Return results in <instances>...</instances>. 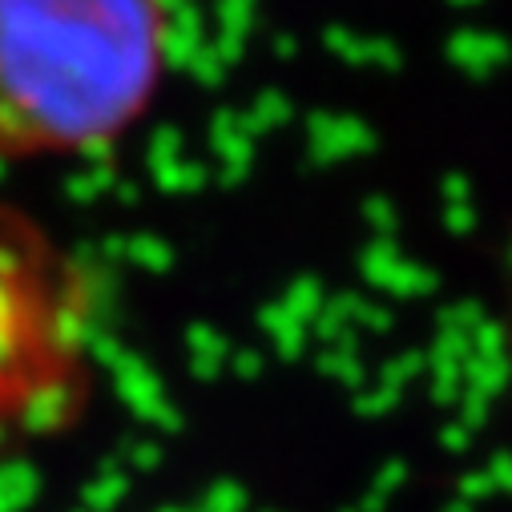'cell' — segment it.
<instances>
[{
  "instance_id": "6da1fadb",
  "label": "cell",
  "mask_w": 512,
  "mask_h": 512,
  "mask_svg": "<svg viewBox=\"0 0 512 512\" xmlns=\"http://www.w3.org/2000/svg\"><path fill=\"white\" fill-rule=\"evenodd\" d=\"M166 0H0V158L125 138L166 77Z\"/></svg>"
},
{
  "instance_id": "7a4b0ae2",
  "label": "cell",
  "mask_w": 512,
  "mask_h": 512,
  "mask_svg": "<svg viewBox=\"0 0 512 512\" xmlns=\"http://www.w3.org/2000/svg\"><path fill=\"white\" fill-rule=\"evenodd\" d=\"M93 307L65 254L0 210V420L53 428L85 396Z\"/></svg>"
}]
</instances>
